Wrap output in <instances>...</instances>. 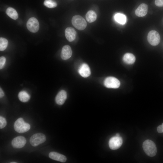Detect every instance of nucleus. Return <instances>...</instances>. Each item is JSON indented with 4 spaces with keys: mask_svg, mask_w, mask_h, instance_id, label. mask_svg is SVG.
I'll use <instances>...</instances> for the list:
<instances>
[{
    "mask_svg": "<svg viewBox=\"0 0 163 163\" xmlns=\"http://www.w3.org/2000/svg\"><path fill=\"white\" fill-rule=\"evenodd\" d=\"M114 19L117 23L121 24H125L126 21V17L123 14L117 13L114 16Z\"/></svg>",
    "mask_w": 163,
    "mask_h": 163,
    "instance_id": "obj_17",
    "label": "nucleus"
},
{
    "mask_svg": "<svg viewBox=\"0 0 163 163\" xmlns=\"http://www.w3.org/2000/svg\"><path fill=\"white\" fill-rule=\"evenodd\" d=\"M72 23L73 26L79 30H84L87 26V23L85 19L79 15H75L72 17Z\"/></svg>",
    "mask_w": 163,
    "mask_h": 163,
    "instance_id": "obj_3",
    "label": "nucleus"
},
{
    "mask_svg": "<svg viewBox=\"0 0 163 163\" xmlns=\"http://www.w3.org/2000/svg\"><path fill=\"white\" fill-rule=\"evenodd\" d=\"M147 40L149 43L152 45H158L160 40V37L159 33L155 30H152L149 32L147 36Z\"/></svg>",
    "mask_w": 163,
    "mask_h": 163,
    "instance_id": "obj_5",
    "label": "nucleus"
},
{
    "mask_svg": "<svg viewBox=\"0 0 163 163\" xmlns=\"http://www.w3.org/2000/svg\"><path fill=\"white\" fill-rule=\"evenodd\" d=\"M155 4L158 7H163V0H155Z\"/></svg>",
    "mask_w": 163,
    "mask_h": 163,
    "instance_id": "obj_25",
    "label": "nucleus"
},
{
    "mask_svg": "<svg viewBox=\"0 0 163 163\" xmlns=\"http://www.w3.org/2000/svg\"><path fill=\"white\" fill-rule=\"evenodd\" d=\"M116 136H120V134L119 133L116 134Z\"/></svg>",
    "mask_w": 163,
    "mask_h": 163,
    "instance_id": "obj_28",
    "label": "nucleus"
},
{
    "mask_svg": "<svg viewBox=\"0 0 163 163\" xmlns=\"http://www.w3.org/2000/svg\"><path fill=\"white\" fill-rule=\"evenodd\" d=\"M65 34L66 38L69 42H72L75 39L76 32L74 28L68 27L65 30Z\"/></svg>",
    "mask_w": 163,
    "mask_h": 163,
    "instance_id": "obj_13",
    "label": "nucleus"
},
{
    "mask_svg": "<svg viewBox=\"0 0 163 163\" xmlns=\"http://www.w3.org/2000/svg\"><path fill=\"white\" fill-rule=\"evenodd\" d=\"M67 97L66 92L64 90L59 91L55 98V101L57 104L62 105L65 102Z\"/></svg>",
    "mask_w": 163,
    "mask_h": 163,
    "instance_id": "obj_12",
    "label": "nucleus"
},
{
    "mask_svg": "<svg viewBox=\"0 0 163 163\" xmlns=\"http://www.w3.org/2000/svg\"><path fill=\"white\" fill-rule=\"evenodd\" d=\"M104 84L107 88H117L120 85V81L116 78L113 77L107 78L104 82Z\"/></svg>",
    "mask_w": 163,
    "mask_h": 163,
    "instance_id": "obj_7",
    "label": "nucleus"
},
{
    "mask_svg": "<svg viewBox=\"0 0 163 163\" xmlns=\"http://www.w3.org/2000/svg\"><path fill=\"white\" fill-rule=\"evenodd\" d=\"M18 97L20 100L22 102H26L30 99V95L26 91H21L18 94Z\"/></svg>",
    "mask_w": 163,
    "mask_h": 163,
    "instance_id": "obj_20",
    "label": "nucleus"
},
{
    "mask_svg": "<svg viewBox=\"0 0 163 163\" xmlns=\"http://www.w3.org/2000/svg\"><path fill=\"white\" fill-rule=\"evenodd\" d=\"M161 125L162 126V127H163V123H162Z\"/></svg>",
    "mask_w": 163,
    "mask_h": 163,
    "instance_id": "obj_30",
    "label": "nucleus"
},
{
    "mask_svg": "<svg viewBox=\"0 0 163 163\" xmlns=\"http://www.w3.org/2000/svg\"><path fill=\"white\" fill-rule=\"evenodd\" d=\"M72 53V49L69 46L66 45L62 47L61 56L63 60H67L71 56Z\"/></svg>",
    "mask_w": 163,
    "mask_h": 163,
    "instance_id": "obj_10",
    "label": "nucleus"
},
{
    "mask_svg": "<svg viewBox=\"0 0 163 163\" xmlns=\"http://www.w3.org/2000/svg\"><path fill=\"white\" fill-rule=\"evenodd\" d=\"M6 59L5 57L4 56L1 57L0 58V69H2L5 62Z\"/></svg>",
    "mask_w": 163,
    "mask_h": 163,
    "instance_id": "obj_24",
    "label": "nucleus"
},
{
    "mask_svg": "<svg viewBox=\"0 0 163 163\" xmlns=\"http://www.w3.org/2000/svg\"><path fill=\"white\" fill-rule=\"evenodd\" d=\"M26 142V140L24 137L19 136L13 139L11 142V144L14 148H21L25 145Z\"/></svg>",
    "mask_w": 163,
    "mask_h": 163,
    "instance_id": "obj_9",
    "label": "nucleus"
},
{
    "mask_svg": "<svg viewBox=\"0 0 163 163\" xmlns=\"http://www.w3.org/2000/svg\"><path fill=\"white\" fill-rule=\"evenodd\" d=\"M96 13L94 11L90 10L88 11L86 14V18L87 21L91 23L95 21L97 18Z\"/></svg>",
    "mask_w": 163,
    "mask_h": 163,
    "instance_id": "obj_19",
    "label": "nucleus"
},
{
    "mask_svg": "<svg viewBox=\"0 0 163 163\" xmlns=\"http://www.w3.org/2000/svg\"><path fill=\"white\" fill-rule=\"evenodd\" d=\"M142 147L145 153L148 156L153 157L157 153V148L155 144L152 141L147 139L143 143Z\"/></svg>",
    "mask_w": 163,
    "mask_h": 163,
    "instance_id": "obj_1",
    "label": "nucleus"
},
{
    "mask_svg": "<svg viewBox=\"0 0 163 163\" xmlns=\"http://www.w3.org/2000/svg\"><path fill=\"white\" fill-rule=\"evenodd\" d=\"M7 125V122L6 119L4 117H0V128L2 129L5 127Z\"/></svg>",
    "mask_w": 163,
    "mask_h": 163,
    "instance_id": "obj_23",
    "label": "nucleus"
},
{
    "mask_svg": "<svg viewBox=\"0 0 163 163\" xmlns=\"http://www.w3.org/2000/svg\"><path fill=\"white\" fill-rule=\"evenodd\" d=\"M49 157L54 160L64 162L66 161L67 158L64 155L57 152H53L49 154Z\"/></svg>",
    "mask_w": 163,
    "mask_h": 163,
    "instance_id": "obj_15",
    "label": "nucleus"
},
{
    "mask_svg": "<svg viewBox=\"0 0 163 163\" xmlns=\"http://www.w3.org/2000/svg\"><path fill=\"white\" fill-rule=\"evenodd\" d=\"M7 14L10 18L14 20H16L18 18V14L16 10L11 7L7 8L6 11Z\"/></svg>",
    "mask_w": 163,
    "mask_h": 163,
    "instance_id": "obj_18",
    "label": "nucleus"
},
{
    "mask_svg": "<svg viewBox=\"0 0 163 163\" xmlns=\"http://www.w3.org/2000/svg\"><path fill=\"white\" fill-rule=\"evenodd\" d=\"M46 140L45 135L41 133H37L33 135L30 138V144L33 146L35 147L43 143Z\"/></svg>",
    "mask_w": 163,
    "mask_h": 163,
    "instance_id": "obj_4",
    "label": "nucleus"
},
{
    "mask_svg": "<svg viewBox=\"0 0 163 163\" xmlns=\"http://www.w3.org/2000/svg\"><path fill=\"white\" fill-rule=\"evenodd\" d=\"M27 29L32 33H36L39 29V24L38 20L35 18H30L27 23Z\"/></svg>",
    "mask_w": 163,
    "mask_h": 163,
    "instance_id": "obj_6",
    "label": "nucleus"
},
{
    "mask_svg": "<svg viewBox=\"0 0 163 163\" xmlns=\"http://www.w3.org/2000/svg\"><path fill=\"white\" fill-rule=\"evenodd\" d=\"M43 4L45 6L49 8H55L57 5V3L53 0H45Z\"/></svg>",
    "mask_w": 163,
    "mask_h": 163,
    "instance_id": "obj_22",
    "label": "nucleus"
},
{
    "mask_svg": "<svg viewBox=\"0 0 163 163\" xmlns=\"http://www.w3.org/2000/svg\"><path fill=\"white\" fill-rule=\"evenodd\" d=\"M123 59L124 62L126 63L132 64L135 62L136 58L135 56L133 54L127 53L124 55Z\"/></svg>",
    "mask_w": 163,
    "mask_h": 163,
    "instance_id": "obj_16",
    "label": "nucleus"
},
{
    "mask_svg": "<svg viewBox=\"0 0 163 163\" xmlns=\"http://www.w3.org/2000/svg\"><path fill=\"white\" fill-rule=\"evenodd\" d=\"M11 163H16V162H11Z\"/></svg>",
    "mask_w": 163,
    "mask_h": 163,
    "instance_id": "obj_29",
    "label": "nucleus"
},
{
    "mask_svg": "<svg viewBox=\"0 0 163 163\" xmlns=\"http://www.w3.org/2000/svg\"><path fill=\"white\" fill-rule=\"evenodd\" d=\"M8 44V40L4 38H0V50L3 51L7 48Z\"/></svg>",
    "mask_w": 163,
    "mask_h": 163,
    "instance_id": "obj_21",
    "label": "nucleus"
},
{
    "mask_svg": "<svg viewBox=\"0 0 163 163\" xmlns=\"http://www.w3.org/2000/svg\"><path fill=\"white\" fill-rule=\"evenodd\" d=\"M157 130L158 133H163V127L162 125H159L157 128Z\"/></svg>",
    "mask_w": 163,
    "mask_h": 163,
    "instance_id": "obj_26",
    "label": "nucleus"
},
{
    "mask_svg": "<svg viewBox=\"0 0 163 163\" xmlns=\"http://www.w3.org/2000/svg\"><path fill=\"white\" fill-rule=\"evenodd\" d=\"M4 95V94L3 92V91L2 90L1 88H0V98H2L3 97Z\"/></svg>",
    "mask_w": 163,
    "mask_h": 163,
    "instance_id": "obj_27",
    "label": "nucleus"
},
{
    "mask_svg": "<svg viewBox=\"0 0 163 163\" xmlns=\"http://www.w3.org/2000/svg\"><path fill=\"white\" fill-rule=\"evenodd\" d=\"M78 72L83 77H88L91 74V71L89 66L86 63L81 65L78 69Z\"/></svg>",
    "mask_w": 163,
    "mask_h": 163,
    "instance_id": "obj_14",
    "label": "nucleus"
},
{
    "mask_svg": "<svg viewBox=\"0 0 163 163\" xmlns=\"http://www.w3.org/2000/svg\"><path fill=\"white\" fill-rule=\"evenodd\" d=\"M148 10L147 5L145 3L140 4L135 11L136 14L138 17H143L147 13Z\"/></svg>",
    "mask_w": 163,
    "mask_h": 163,
    "instance_id": "obj_11",
    "label": "nucleus"
},
{
    "mask_svg": "<svg viewBox=\"0 0 163 163\" xmlns=\"http://www.w3.org/2000/svg\"><path fill=\"white\" fill-rule=\"evenodd\" d=\"M14 127L15 131L19 133L26 132L30 129V125L25 122L22 118H19L15 121Z\"/></svg>",
    "mask_w": 163,
    "mask_h": 163,
    "instance_id": "obj_2",
    "label": "nucleus"
},
{
    "mask_svg": "<svg viewBox=\"0 0 163 163\" xmlns=\"http://www.w3.org/2000/svg\"><path fill=\"white\" fill-rule=\"evenodd\" d=\"M123 143L122 138L116 136L111 137L109 142V145L110 149L116 150L119 149Z\"/></svg>",
    "mask_w": 163,
    "mask_h": 163,
    "instance_id": "obj_8",
    "label": "nucleus"
}]
</instances>
